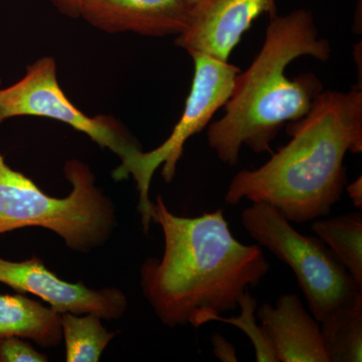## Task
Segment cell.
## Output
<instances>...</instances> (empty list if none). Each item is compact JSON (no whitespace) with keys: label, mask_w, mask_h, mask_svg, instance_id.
Segmentation results:
<instances>
[{"label":"cell","mask_w":362,"mask_h":362,"mask_svg":"<svg viewBox=\"0 0 362 362\" xmlns=\"http://www.w3.org/2000/svg\"><path fill=\"white\" fill-rule=\"evenodd\" d=\"M152 223L161 226V259L140 268L143 294L168 327L199 328L207 315L235 310L247 287H256L270 264L259 245L233 237L223 209L197 218L176 216L158 195Z\"/></svg>","instance_id":"cell-1"},{"label":"cell","mask_w":362,"mask_h":362,"mask_svg":"<svg viewBox=\"0 0 362 362\" xmlns=\"http://www.w3.org/2000/svg\"><path fill=\"white\" fill-rule=\"evenodd\" d=\"M287 132L291 140L270 160L233 178L226 202H266L296 223L328 216L346 187L345 156L362 151L361 88L322 90Z\"/></svg>","instance_id":"cell-2"},{"label":"cell","mask_w":362,"mask_h":362,"mask_svg":"<svg viewBox=\"0 0 362 362\" xmlns=\"http://www.w3.org/2000/svg\"><path fill=\"white\" fill-rule=\"evenodd\" d=\"M303 56L322 62L331 56L329 42L318 39L311 11L297 9L270 18L258 56L235 78L225 115L207 129L209 147L223 163L237 165L243 145L273 153L271 143L281 129L310 111L323 90L320 81L313 74L292 80L286 74L289 64Z\"/></svg>","instance_id":"cell-3"},{"label":"cell","mask_w":362,"mask_h":362,"mask_svg":"<svg viewBox=\"0 0 362 362\" xmlns=\"http://www.w3.org/2000/svg\"><path fill=\"white\" fill-rule=\"evenodd\" d=\"M65 175L71 194L49 197L9 168L0 153V235L39 226L56 233L75 252L89 254L104 246L116 228L115 206L95 185L96 177L84 162L69 160Z\"/></svg>","instance_id":"cell-4"},{"label":"cell","mask_w":362,"mask_h":362,"mask_svg":"<svg viewBox=\"0 0 362 362\" xmlns=\"http://www.w3.org/2000/svg\"><path fill=\"white\" fill-rule=\"evenodd\" d=\"M242 223L259 246L290 267L304 293L309 311L319 323L362 291L322 240L297 232L277 207L252 202L243 211Z\"/></svg>","instance_id":"cell-5"},{"label":"cell","mask_w":362,"mask_h":362,"mask_svg":"<svg viewBox=\"0 0 362 362\" xmlns=\"http://www.w3.org/2000/svg\"><path fill=\"white\" fill-rule=\"evenodd\" d=\"M189 54L194 59V78L185 110L173 133L160 146L151 151L138 150L121 162L113 173L116 180H125L129 175L134 178L139 194L138 211L145 233L149 232L152 223L153 202L149 199L152 176L162 166L164 181L170 183L173 180L185 143L209 126L216 111L225 106L232 96L235 78L240 73L239 68L228 62L218 61L199 52Z\"/></svg>","instance_id":"cell-6"},{"label":"cell","mask_w":362,"mask_h":362,"mask_svg":"<svg viewBox=\"0 0 362 362\" xmlns=\"http://www.w3.org/2000/svg\"><path fill=\"white\" fill-rule=\"evenodd\" d=\"M18 116H37L68 124L85 133L102 148L110 149L121 162L140 148L138 143L110 116L88 117L71 103L57 78L52 58L37 59L16 84L0 90V121Z\"/></svg>","instance_id":"cell-7"},{"label":"cell","mask_w":362,"mask_h":362,"mask_svg":"<svg viewBox=\"0 0 362 362\" xmlns=\"http://www.w3.org/2000/svg\"><path fill=\"white\" fill-rule=\"evenodd\" d=\"M0 282L16 291L40 297L59 313H94L102 319L116 320L127 310V298L121 290L113 287L94 290L83 283L66 282L37 257L23 262L0 258Z\"/></svg>","instance_id":"cell-8"},{"label":"cell","mask_w":362,"mask_h":362,"mask_svg":"<svg viewBox=\"0 0 362 362\" xmlns=\"http://www.w3.org/2000/svg\"><path fill=\"white\" fill-rule=\"evenodd\" d=\"M263 14L277 16L276 0H207L192 9L175 44L188 54L228 62L243 35Z\"/></svg>","instance_id":"cell-9"},{"label":"cell","mask_w":362,"mask_h":362,"mask_svg":"<svg viewBox=\"0 0 362 362\" xmlns=\"http://www.w3.org/2000/svg\"><path fill=\"white\" fill-rule=\"evenodd\" d=\"M185 0H81L80 18L105 33L178 35L189 21Z\"/></svg>","instance_id":"cell-10"},{"label":"cell","mask_w":362,"mask_h":362,"mask_svg":"<svg viewBox=\"0 0 362 362\" xmlns=\"http://www.w3.org/2000/svg\"><path fill=\"white\" fill-rule=\"evenodd\" d=\"M279 362H328L320 325L296 294L281 295L256 311Z\"/></svg>","instance_id":"cell-11"},{"label":"cell","mask_w":362,"mask_h":362,"mask_svg":"<svg viewBox=\"0 0 362 362\" xmlns=\"http://www.w3.org/2000/svg\"><path fill=\"white\" fill-rule=\"evenodd\" d=\"M18 337L40 346L63 341L62 313L23 295H0V339Z\"/></svg>","instance_id":"cell-12"},{"label":"cell","mask_w":362,"mask_h":362,"mask_svg":"<svg viewBox=\"0 0 362 362\" xmlns=\"http://www.w3.org/2000/svg\"><path fill=\"white\" fill-rule=\"evenodd\" d=\"M320 323L328 362L362 361V291L337 307Z\"/></svg>","instance_id":"cell-13"},{"label":"cell","mask_w":362,"mask_h":362,"mask_svg":"<svg viewBox=\"0 0 362 362\" xmlns=\"http://www.w3.org/2000/svg\"><path fill=\"white\" fill-rule=\"evenodd\" d=\"M312 230L344 266L357 285L362 288V214L354 211L314 220Z\"/></svg>","instance_id":"cell-14"},{"label":"cell","mask_w":362,"mask_h":362,"mask_svg":"<svg viewBox=\"0 0 362 362\" xmlns=\"http://www.w3.org/2000/svg\"><path fill=\"white\" fill-rule=\"evenodd\" d=\"M94 313H62L63 339L66 345V361L98 362L109 343L116 337Z\"/></svg>","instance_id":"cell-15"},{"label":"cell","mask_w":362,"mask_h":362,"mask_svg":"<svg viewBox=\"0 0 362 362\" xmlns=\"http://www.w3.org/2000/svg\"><path fill=\"white\" fill-rule=\"evenodd\" d=\"M238 307L240 309L239 316L226 318L218 314L207 315L202 321V325L211 321H220V322L232 324L235 327L240 328L247 337L250 338L254 345L256 361L259 362H279L276 356L275 350L270 338L267 335L263 326L257 324L256 314L258 304L256 298L252 296L249 290L243 293L239 300Z\"/></svg>","instance_id":"cell-16"},{"label":"cell","mask_w":362,"mask_h":362,"mask_svg":"<svg viewBox=\"0 0 362 362\" xmlns=\"http://www.w3.org/2000/svg\"><path fill=\"white\" fill-rule=\"evenodd\" d=\"M47 356L40 354L25 339L8 337L0 339V362H47Z\"/></svg>","instance_id":"cell-17"},{"label":"cell","mask_w":362,"mask_h":362,"mask_svg":"<svg viewBox=\"0 0 362 362\" xmlns=\"http://www.w3.org/2000/svg\"><path fill=\"white\" fill-rule=\"evenodd\" d=\"M211 345L214 356L221 361L235 362L238 361L237 351L233 344H230L225 337L216 333L211 337Z\"/></svg>","instance_id":"cell-18"},{"label":"cell","mask_w":362,"mask_h":362,"mask_svg":"<svg viewBox=\"0 0 362 362\" xmlns=\"http://www.w3.org/2000/svg\"><path fill=\"white\" fill-rule=\"evenodd\" d=\"M59 13L71 18H80L81 0H49Z\"/></svg>","instance_id":"cell-19"},{"label":"cell","mask_w":362,"mask_h":362,"mask_svg":"<svg viewBox=\"0 0 362 362\" xmlns=\"http://www.w3.org/2000/svg\"><path fill=\"white\" fill-rule=\"evenodd\" d=\"M350 199L354 202V206L357 209H362V180L361 176H359L356 180L345 187Z\"/></svg>","instance_id":"cell-20"},{"label":"cell","mask_w":362,"mask_h":362,"mask_svg":"<svg viewBox=\"0 0 362 362\" xmlns=\"http://www.w3.org/2000/svg\"><path fill=\"white\" fill-rule=\"evenodd\" d=\"M185 1L188 7H189L190 11H192L195 7L201 6V4H204L207 0H185Z\"/></svg>","instance_id":"cell-21"}]
</instances>
